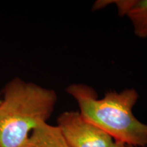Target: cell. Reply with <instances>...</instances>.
I'll use <instances>...</instances> for the list:
<instances>
[{
	"mask_svg": "<svg viewBox=\"0 0 147 147\" xmlns=\"http://www.w3.org/2000/svg\"><path fill=\"white\" fill-rule=\"evenodd\" d=\"M66 91L76 101L82 117L114 140L135 147L147 146V125L133 113L139 97L135 89L108 91L100 99L85 84H71Z\"/></svg>",
	"mask_w": 147,
	"mask_h": 147,
	"instance_id": "obj_1",
	"label": "cell"
},
{
	"mask_svg": "<svg viewBox=\"0 0 147 147\" xmlns=\"http://www.w3.org/2000/svg\"><path fill=\"white\" fill-rule=\"evenodd\" d=\"M0 103V147H23L33 130L47 123L57 102L55 91L16 78Z\"/></svg>",
	"mask_w": 147,
	"mask_h": 147,
	"instance_id": "obj_2",
	"label": "cell"
},
{
	"mask_svg": "<svg viewBox=\"0 0 147 147\" xmlns=\"http://www.w3.org/2000/svg\"><path fill=\"white\" fill-rule=\"evenodd\" d=\"M57 127L69 147H109L114 140L78 111H67L57 119Z\"/></svg>",
	"mask_w": 147,
	"mask_h": 147,
	"instance_id": "obj_3",
	"label": "cell"
},
{
	"mask_svg": "<svg viewBox=\"0 0 147 147\" xmlns=\"http://www.w3.org/2000/svg\"><path fill=\"white\" fill-rule=\"evenodd\" d=\"M108 3H115L119 14L128 17L136 36L140 38H147V0L99 1L95 3L93 8L100 9Z\"/></svg>",
	"mask_w": 147,
	"mask_h": 147,
	"instance_id": "obj_4",
	"label": "cell"
},
{
	"mask_svg": "<svg viewBox=\"0 0 147 147\" xmlns=\"http://www.w3.org/2000/svg\"><path fill=\"white\" fill-rule=\"evenodd\" d=\"M23 147H69L57 126L42 123L33 130Z\"/></svg>",
	"mask_w": 147,
	"mask_h": 147,
	"instance_id": "obj_5",
	"label": "cell"
},
{
	"mask_svg": "<svg viewBox=\"0 0 147 147\" xmlns=\"http://www.w3.org/2000/svg\"><path fill=\"white\" fill-rule=\"evenodd\" d=\"M109 147H127V144H124V143L119 142V141L114 140V142Z\"/></svg>",
	"mask_w": 147,
	"mask_h": 147,
	"instance_id": "obj_6",
	"label": "cell"
},
{
	"mask_svg": "<svg viewBox=\"0 0 147 147\" xmlns=\"http://www.w3.org/2000/svg\"><path fill=\"white\" fill-rule=\"evenodd\" d=\"M127 147H135V146H131V145H127Z\"/></svg>",
	"mask_w": 147,
	"mask_h": 147,
	"instance_id": "obj_7",
	"label": "cell"
},
{
	"mask_svg": "<svg viewBox=\"0 0 147 147\" xmlns=\"http://www.w3.org/2000/svg\"><path fill=\"white\" fill-rule=\"evenodd\" d=\"M1 100H0V103H1Z\"/></svg>",
	"mask_w": 147,
	"mask_h": 147,
	"instance_id": "obj_8",
	"label": "cell"
}]
</instances>
